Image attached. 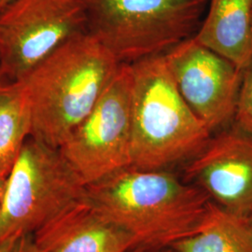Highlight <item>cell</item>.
Listing matches in <instances>:
<instances>
[{
    "label": "cell",
    "mask_w": 252,
    "mask_h": 252,
    "mask_svg": "<svg viewBox=\"0 0 252 252\" xmlns=\"http://www.w3.org/2000/svg\"><path fill=\"white\" fill-rule=\"evenodd\" d=\"M176 252H252L248 220L211 202L196 232L172 246Z\"/></svg>",
    "instance_id": "cell-12"
},
{
    "label": "cell",
    "mask_w": 252,
    "mask_h": 252,
    "mask_svg": "<svg viewBox=\"0 0 252 252\" xmlns=\"http://www.w3.org/2000/svg\"><path fill=\"white\" fill-rule=\"evenodd\" d=\"M13 252H37L34 243L33 235L27 234L21 236L13 250Z\"/></svg>",
    "instance_id": "cell-16"
},
{
    "label": "cell",
    "mask_w": 252,
    "mask_h": 252,
    "mask_svg": "<svg viewBox=\"0 0 252 252\" xmlns=\"http://www.w3.org/2000/svg\"><path fill=\"white\" fill-rule=\"evenodd\" d=\"M130 63H121L98 102L58 150L88 186L132 165Z\"/></svg>",
    "instance_id": "cell-6"
},
{
    "label": "cell",
    "mask_w": 252,
    "mask_h": 252,
    "mask_svg": "<svg viewBox=\"0 0 252 252\" xmlns=\"http://www.w3.org/2000/svg\"><path fill=\"white\" fill-rule=\"evenodd\" d=\"M176 252L174 250H172V249H162V250H141L140 252H135V250L134 251H131V252Z\"/></svg>",
    "instance_id": "cell-19"
},
{
    "label": "cell",
    "mask_w": 252,
    "mask_h": 252,
    "mask_svg": "<svg viewBox=\"0 0 252 252\" xmlns=\"http://www.w3.org/2000/svg\"><path fill=\"white\" fill-rule=\"evenodd\" d=\"M132 68V165L167 169L190 160L212 132L178 90L163 54L130 63Z\"/></svg>",
    "instance_id": "cell-3"
},
{
    "label": "cell",
    "mask_w": 252,
    "mask_h": 252,
    "mask_svg": "<svg viewBox=\"0 0 252 252\" xmlns=\"http://www.w3.org/2000/svg\"><path fill=\"white\" fill-rule=\"evenodd\" d=\"M14 0H0V12H2Z\"/></svg>",
    "instance_id": "cell-20"
},
{
    "label": "cell",
    "mask_w": 252,
    "mask_h": 252,
    "mask_svg": "<svg viewBox=\"0 0 252 252\" xmlns=\"http://www.w3.org/2000/svg\"><path fill=\"white\" fill-rule=\"evenodd\" d=\"M85 197L86 186L59 150L29 137L8 176L0 242L36 233Z\"/></svg>",
    "instance_id": "cell-5"
},
{
    "label": "cell",
    "mask_w": 252,
    "mask_h": 252,
    "mask_svg": "<svg viewBox=\"0 0 252 252\" xmlns=\"http://www.w3.org/2000/svg\"><path fill=\"white\" fill-rule=\"evenodd\" d=\"M193 37L245 71L252 63V0H209Z\"/></svg>",
    "instance_id": "cell-11"
},
{
    "label": "cell",
    "mask_w": 252,
    "mask_h": 252,
    "mask_svg": "<svg viewBox=\"0 0 252 252\" xmlns=\"http://www.w3.org/2000/svg\"><path fill=\"white\" fill-rule=\"evenodd\" d=\"M87 32L81 0H14L0 12V70L18 81L56 49Z\"/></svg>",
    "instance_id": "cell-7"
},
{
    "label": "cell",
    "mask_w": 252,
    "mask_h": 252,
    "mask_svg": "<svg viewBox=\"0 0 252 252\" xmlns=\"http://www.w3.org/2000/svg\"><path fill=\"white\" fill-rule=\"evenodd\" d=\"M86 197L140 250L170 249L196 232L211 200L171 172L128 166L86 186Z\"/></svg>",
    "instance_id": "cell-1"
},
{
    "label": "cell",
    "mask_w": 252,
    "mask_h": 252,
    "mask_svg": "<svg viewBox=\"0 0 252 252\" xmlns=\"http://www.w3.org/2000/svg\"><path fill=\"white\" fill-rule=\"evenodd\" d=\"M163 57L181 96L211 132L233 124L245 71L193 36Z\"/></svg>",
    "instance_id": "cell-8"
},
{
    "label": "cell",
    "mask_w": 252,
    "mask_h": 252,
    "mask_svg": "<svg viewBox=\"0 0 252 252\" xmlns=\"http://www.w3.org/2000/svg\"><path fill=\"white\" fill-rule=\"evenodd\" d=\"M37 252H129L131 237L85 197L32 234Z\"/></svg>",
    "instance_id": "cell-10"
},
{
    "label": "cell",
    "mask_w": 252,
    "mask_h": 252,
    "mask_svg": "<svg viewBox=\"0 0 252 252\" xmlns=\"http://www.w3.org/2000/svg\"><path fill=\"white\" fill-rule=\"evenodd\" d=\"M233 125L252 133V63L244 72Z\"/></svg>",
    "instance_id": "cell-14"
},
{
    "label": "cell",
    "mask_w": 252,
    "mask_h": 252,
    "mask_svg": "<svg viewBox=\"0 0 252 252\" xmlns=\"http://www.w3.org/2000/svg\"><path fill=\"white\" fill-rule=\"evenodd\" d=\"M86 30L121 63L165 54L195 35L209 0H81Z\"/></svg>",
    "instance_id": "cell-4"
},
{
    "label": "cell",
    "mask_w": 252,
    "mask_h": 252,
    "mask_svg": "<svg viewBox=\"0 0 252 252\" xmlns=\"http://www.w3.org/2000/svg\"><path fill=\"white\" fill-rule=\"evenodd\" d=\"M16 87V81L9 80L0 70V108Z\"/></svg>",
    "instance_id": "cell-15"
},
{
    "label": "cell",
    "mask_w": 252,
    "mask_h": 252,
    "mask_svg": "<svg viewBox=\"0 0 252 252\" xmlns=\"http://www.w3.org/2000/svg\"><path fill=\"white\" fill-rule=\"evenodd\" d=\"M248 222H249V224L251 226V228H252V214L251 216L249 217V219H248Z\"/></svg>",
    "instance_id": "cell-21"
},
{
    "label": "cell",
    "mask_w": 252,
    "mask_h": 252,
    "mask_svg": "<svg viewBox=\"0 0 252 252\" xmlns=\"http://www.w3.org/2000/svg\"><path fill=\"white\" fill-rule=\"evenodd\" d=\"M120 65L87 32L48 55L16 81L30 114V137L58 149L94 108Z\"/></svg>",
    "instance_id": "cell-2"
},
{
    "label": "cell",
    "mask_w": 252,
    "mask_h": 252,
    "mask_svg": "<svg viewBox=\"0 0 252 252\" xmlns=\"http://www.w3.org/2000/svg\"><path fill=\"white\" fill-rule=\"evenodd\" d=\"M21 237V236H20ZM20 237H9L0 242V252H13Z\"/></svg>",
    "instance_id": "cell-17"
},
{
    "label": "cell",
    "mask_w": 252,
    "mask_h": 252,
    "mask_svg": "<svg viewBox=\"0 0 252 252\" xmlns=\"http://www.w3.org/2000/svg\"><path fill=\"white\" fill-rule=\"evenodd\" d=\"M31 135V119L18 83L0 108V175L9 176Z\"/></svg>",
    "instance_id": "cell-13"
},
{
    "label": "cell",
    "mask_w": 252,
    "mask_h": 252,
    "mask_svg": "<svg viewBox=\"0 0 252 252\" xmlns=\"http://www.w3.org/2000/svg\"><path fill=\"white\" fill-rule=\"evenodd\" d=\"M7 180L8 177L0 175V214L4 205V200L6 195V189H7Z\"/></svg>",
    "instance_id": "cell-18"
},
{
    "label": "cell",
    "mask_w": 252,
    "mask_h": 252,
    "mask_svg": "<svg viewBox=\"0 0 252 252\" xmlns=\"http://www.w3.org/2000/svg\"><path fill=\"white\" fill-rule=\"evenodd\" d=\"M185 180L218 206L248 220L252 214V133L233 124L221 129L189 160Z\"/></svg>",
    "instance_id": "cell-9"
}]
</instances>
